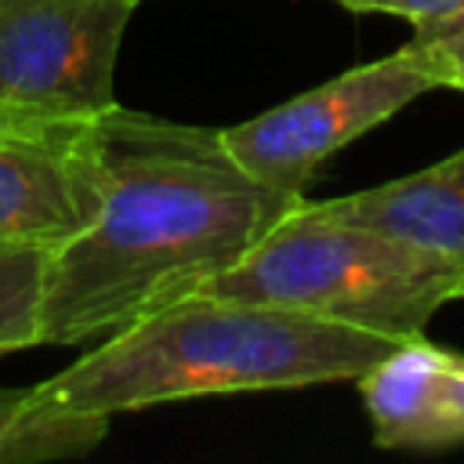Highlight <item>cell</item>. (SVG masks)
Listing matches in <instances>:
<instances>
[{"instance_id":"1","label":"cell","mask_w":464,"mask_h":464,"mask_svg":"<svg viewBox=\"0 0 464 464\" xmlns=\"http://www.w3.org/2000/svg\"><path fill=\"white\" fill-rule=\"evenodd\" d=\"M98 214L47 250L40 344L105 337L236 265L294 203L250 178L221 127L109 109Z\"/></svg>"},{"instance_id":"2","label":"cell","mask_w":464,"mask_h":464,"mask_svg":"<svg viewBox=\"0 0 464 464\" xmlns=\"http://www.w3.org/2000/svg\"><path fill=\"white\" fill-rule=\"evenodd\" d=\"M399 341L406 337L192 290L105 334L33 388L62 410L116 417L196 395L359 381Z\"/></svg>"},{"instance_id":"3","label":"cell","mask_w":464,"mask_h":464,"mask_svg":"<svg viewBox=\"0 0 464 464\" xmlns=\"http://www.w3.org/2000/svg\"><path fill=\"white\" fill-rule=\"evenodd\" d=\"M199 290L413 337L442 304L464 297V276L428 250L301 199Z\"/></svg>"},{"instance_id":"4","label":"cell","mask_w":464,"mask_h":464,"mask_svg":"<svg viewBox=\"0 0 464 464\" xmlns=\"http://www.w3.org/2000/svg\"><path fill=\"white\" fill-rule=\"evenodd\" d=\"M439 87V69L410 40L384 58L344 69L341 76L276 109H265L261 116L221 127V141L261 185L286 196H304L334 152Z\"/></svg>"},{"instance_id":"5","label":"cell","mask_w":464,"mask_h":464,"mask_svg":"<svg viewBox=\"0 0 464 464\" xmlns=\"http://www.w3.org/2000/svg\"><path fill=\"white\" fill-rule=\"evenodd\" d=\"M141 0H0V109L98 120L116 109V58Z\"/></svg>"},{"instance_id":"6","label":"cell","mask_w":464,"mask_h":464,"mask_svg":"<svg viewBox=\"0 0 464 464\" xmlns=\"http://www.w3.org/2000/svg\"><path fill=\"white\" fill-rule=\"evenodd\" d=\"M98 120L0 109V246L54 250L98 214L105 196Z\"/></svg>"},{"instance_id":"7","label":"cell","mask_w":464,"mask_h":464,"mask_svg":"<svg viewBox=\"0 0 464 464\" xmlns=\"http://www.w3.org/2000/svg\"><path fill=\"white\" fill-rule=\"evenodd\" d=\"M359 395L381 450H450L464 442V355L413 334L377 359Z\"/></svg>"},{"instance_id":"8","label":"cell","mask_w":464,"mask_h":464,"mask_svg":"<svg viewBox=\"0 0 464 464\" xmlns=\"http://www.w3.org/2000/svg\"><path fill=\"white\" fill-rule=\"evenodd\" d=\"M323 207L344 221L428 250L464 276V145L417 174L323 199Z\"/></svg>"},{"instance_id":"9","label":"cell","mask_w":464,"mask_h":464,"mask_svg":"<svg viewBox=\"0 0 464 464\" xmlns=\"http://www.w3.org/2000/svg\"><path fill=\"white\" fill-rule=\"evenodd\" d=\"M112 417L72 413L36 395V388H0V464H40L91 453Z\"/></svg>"},{"instance_id":"10","label":"cell","mask_w":464,"mask_h":464,"mask_svg":"<svg viewBox=\"0 0 464 464\" xmlns=\"http://www.w3.org/2000/svg\"><path fill=\"white\" fill-rule=\"evenodd\" d=\"M44 268L47 250L0 246V355L40 344Z\"/></svg>"},{"instance_id":"11","label":"cell","mask_w":464,"mask_h":464,"mask_svg":"<svg viewBox=\"0 0 464 464\" xmlns=\"http://www.w3.org/2000/svg\"><path fill=\"white\" fill-rule=\"evenodd\" d=\"M352 14H395L406 18L417 33L439 29L464 14V0H334Z\"/></svg>"},{"instance_id":"12","label":"cell","mask_w":464,"mask_h":464,"mask_svg":"<svg viewBox=\"0 0 464 464\" xmlns=\"http://www.w3.org/2000/svg\"><path fill=\"white\" fill-rule=\"evenodd\" d=\"M413 44L431 58L442 87L464 91V25H446L435 33H413Z\"/></svg>"},{"instance_id":"13","label":"cell","mask_w":464,"mask_h":464,"mask_svg":"<svg viewBox=\"0 0 464 464\" xmlns=\"http://www.w3.org/2000/svg\"><path fill=\"white\" fill-rule=\"evenodd\" d=\"M446 25H464V14H460V18H453V22H446ZM446 25H439V29H446ZM428 33H435V29H428Z\"/></svg>"}]
</instances>
